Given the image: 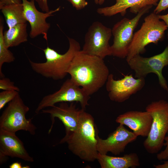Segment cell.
Segmentation results:
<instances>
[{
	"instance_id": "26",
	"label": "cell",
	"mask_w": 168,
	"mask_h": 168,
	"mask_svg": "<svg viewBox=\"0 0 168 168\" xmlns=\"http://www.w3.org/2000/svg\"><path fill=\"white\" fill-rule=\"evenodd\" d=\"M77 10H79L85 8L88 4L86 0H67Z\"/></svg>"
},
{
	"instance_id": "24",
	"label": "cell",
	"mask_w": 168,
	"mask_h": 168,
	"mask_svg": "<svg viewBox=\"0 0 168 168\" xmlns=\"http://www.w3.org/2000/svg\"><path fill=\"white\" fill-rule=\"evenodd\" d=\"M164 141V146L166 147L165 150L158 153L156 155L157 159L160 161L168 159V136L165 137Z\"/></svg>"
},
{
	"instance_id": "8",
	"label": "cell",
	"mask_w": 168,
	"mask_h": 168,
	"mask_svg": "<svg viewBox=\"0 0 168 168\" xmlns=\"http://www.w3.org/2000/svg\"><path fill=\"white\" fill-rule=\"evenodd\" d=\"M90 96L71 78L67 79L58 91L44 96L39 103L35 112L39 113L43 109L52 107L58 103L78 102L82 109L89 105Z\"/></svg>"
},
{
	"instance_id": "10",
	"label": "cell",
	"mask_w": 168,
	"mask_h": 168,
	"mask_svg": "<svg viewBox=\"0 0 168 168\" xmlns=\"http://www.w3.org/2000/svg\"><path fill=\"white\" fill-rule=\"evenodd\" d=\"M112 35V29L99 21H95L85 35L82 50L87 54L103 59L107 56H111L109 41Z\"/></svg>"
},
{
	"instance_id": "16",
	"label": "cell",
	"mask_w": 168,
	"mask_h": 168,
	"mask_svg": "<svg viewBox=\"0 0 168 168\" xmlns=\"http://www.w3.org/2000/svg\"><path fill=\"white\" fill-rule=\"evenodd\" d=\"M152 118L148 111H130L119 115L117 123L125 125L133 131L137 137H147L149 133Z\"/></svg>"
},
{
	"instance_id": "9",
	"label": "cell",
	"mask_w": 168,
	"mask_h": 168,
	"mask_svg": "<svg viewBox=\"0 0 168 168\" xmlns=\"http://www.w3.org/2000/svg\"><path fill=\"white\" fill-rule=\"evenodd\" d=\"M135 72L136 78H145L149 73H154L158 77L159 85L168 93V86L163 75V68L168 66V45L161 53L148 57L137 55L127 62Z\"/></svg>"
},
{
	"instance_id": "11",
	"label": "cell",
	"mask_w": 168,
	"mask_h": 168,
	"mask_svg": "<svg viewBox=\"0 0 168 168\" xmlns=\"http://www.w3.org/2000/svg\"><path fill=\"white\" fill-rule=\"evenodd\" d=\"M105 84L110 99L112 101L122 103L141 90L145 85V80L142 78H135L132 74L116 80L113 74H110Z\"/></svg>"
},
{
	"instance_id": "30",
	"label": "cell",
	"mask_w": 168,
	"mask_h": 168,
	"mask_svg": "<svg viewBox=\"0 0 168 168\" xmlns=\"http://www.w3.org/2000/svg\"><path fill=\"white\" fill-rule=\"evenodd\" d=\"M10 168H23L21 162H16L11 164L9 166Z\"/></svg>"
},
{
	"instance_id": "2",
	"label": "cell",
	"mask_w": 168,
	"mask_h": 168,
	"mask_svg": "<svg viewBox=\"0 0 168 168\" xmlns=\"http://www.w3.org/2000/svg\"><path fill=\"white\" fill-rule=\"evenodd\" d=\"M93 117L81 109L77 130L65 135L59 144L66 143L69 150L82 160L92 162L97 159V131Z\"/></svg>"
},
{
	"instance_id": "18",
	"label": "cell",
	"mask_w": 168,
	"mask_h": 168,
	"mask_svg": "<svg viewBox=\"0 0 168 168\" xmlns=\"http://www.w3.org/2000/svg\"><path fill=\"white\" fill-rule=\"evenodd\" d=\"M97 160L101 168H135L140 165L139 157L135 153L125 154L120 157L98 153Z\"/></svg>"
},
{
	"instance_id": "29",
	"label": "cell",
	"mask_w": 168,
	"mask_h": 168,
	"mask_svg": "<svg viewBox=\"0 0 168 168\" xmlns=\"http://www.w3.org/2000/svg\"><path fill=\"white\" fill-rule=\"evenodd\" d=\"M158 16L160 20H162L165 23L168 30L167 37L168 39V13L165 15L158 14Z\"/></svg>"
},
{
	"instance_id": "20",
	"label": "cell",
	"mask_w": 168,
	"mask_h": 168,
	"mask_svg": "<svg viewBox=\"0 0 168 168\" xmlns=\"http://www.w3.org/2000/svg\"><path fill=\"white\" fill-rule=\"evenodd\" d=\"M0 9L8 28L19 24L27 22L24 16L22 3L5 5L0 7Z\"/></svg>"
},
{
	"instance_id": "14",
	"label": "cell",
	"mask_w": 168,
	"mask_h": 168,
	"mask_svg": "<svg viewBox=\"0 0 168 168\" xmlns=\"http://www.w3.org/2000/svg\"><path fill=\"white\" fill-rule=\"evenodd\" d=\"M81 110L77 108L74 102H71L70 105L67 102H62L58 106L55 105L50 109H43L40 113L50 115L52 123L49 133L52 131L56 118L63 123L65 128V135H68L77 129Z\"/></svg>"
},
{
	"instance_id": "31",
	"label": "cell",
	"mask_w": 168,
	"mask_h": 168,
	"mask_svg": "<svg viewBox=\"0 0 168 168\" xmlns=\"http://www.w3.org/2000/svg\"><path fill=\"white\" fill-rule=\"evenodd\" d=\"M154 167L155 168H168V161H164L162 164L154 165Z\"/></svg>"
},
{
	"instance_id": "28",
	"label": "cell",
	"mask_w": 168,
	"mask_h": 168,
	"mask_svg": "<svg viewBox=\"0 0 168 168\" xmlns=\"http://www.w3.org/2000/svg\"><path fill=\"white\" fill-rule=\"evenodd\" d=\"M22 3L21 0H0V7L3 6L12 4H20Z\"/></svg>"
},
{
	"instance_id": "25",
	"label": "cell",
	"mask_w": 168,
	"mask_h": 168,
	"mask_svg": "<svg viewBox=\"0 0 168 168\" xmlns=\"http://www.w3.org/2000/svg\"><path fill=\"white\" fill-rule=\"evenodd\" d=\"M168 8V0H160L153 12L157 14Z\"/></svg>"
},
{
	"instance_id": "13",
	"label": "cell",
	"mask_w": 168,
	"mask_h": 168,
	"mask_svg": "<svg viewBox=\"0 0 168 168\" xmlns=\"http://www.w3.org/2000/svg\"><path fill=\"white\" fill-rule=\"evenodd\" d=\"M23 6L24 14L25 19L30 26V36L34 39L42 35L47 41V33L50 26V24L47 22V18L54 15V14L58 11L59 7L54 10L48 12L39 11L35 7V0H21Z\"/></svg>"
},
{
	"instance_id": "21",
	"label": "cell",
	"mask_w": 168,
	"mask_h": 168,
	"mask_svg": "<svg viewBox=\"0 0 168 168\" xmlns=\"http://www.w3.org/2000/svg\"><path fill=\"white\" fill-rule=\"evenodd\" d=\"M4 25L2 17L0 19V77H4L2 71V65L5 63L13 62L15 59L13 53L8 49L5 43L3 33Z\"/></svg>"
},
{
	"instance_id": "4",
	"label": "cell",
	"mask_w": 168,
	"mask_h": 168,
	"mask_svg": "<svg viewBox=\"0 0 168 168\" xmlns=\"http://www.w3.org/2000/svg\"><path fill=\"white\" fill-rule=\"evenodd\" d=\"M152 116V123L148 135L143 143L144 147L151 154L157 153L162 148L168 132V101H154L146 108Z\"/></svg>"
},
{
	"instance_id": "32",
	"label": "cell",
	"mask_w": 168,
	"mask_h": 168,
	"mask_svg": "<svg viewBox=\"0 0 168 168\" xmlns=\"http://www.w3.org/2000/svg\"><path fill=\"white\" fill-rule=\"evenodd\" d=\"M105 0H94L95 3L96 4L101 5L104 2Z\"/></svg>"
},
{
	"instance_id": "22",
	"label": "cell",
	"mask_w": 168,
	"mask_h": 168,
	"mask_svg": "<svg viewBox=\"0 0 168 168\" xmlns=\"http://www.w3.org/2000/svg\"><path fill=\"white\" fill-rule=\"evenodd\" d=\"M15 90H3L0 92V110L13 100L19 94Z\"/></svg>"
},
{
	"instance_id": "27",
	"label": "cell",
	"mask_w": 168,
	"mask_h": 168,
	"mask_svg": "<svg viewBox=\"0 0 168 168\" xmlns=\"http://www.w3.org/2000/svg\"><path fill=\"white\" fill-rule=\"evenodd\" d=\"M37 3L42 11L44 12H48L50 10L48 3L47 0H35Z\"/></svg>"
},
{
	"instance_id": "19",
	"label": "cell",
	"mask_w": 168,
	"mask_h": 168,
	"mask_svg": "<svg viewBox=\"0 0 168 168\" xmlns=\"http://www.w3.org/2000/svg\"><path fill=\"white\" fill-rule=\"evenodd\" d=\"M27 23L19 24L3 32V39L8 48L16 47L27 41Z\"/></svg>"
},
{
	"instance_id": "17",
	"label": "cell",
	"mask_w": 168,
	"mask_h": 168,
	"mask_svg": "<svg viewBox=\"0 0 168 168\" xmlns=\"http://www.w3.org/2000/svg\"><path fill=\"white\" fill-rule=\"evenodd\" d=\"M159 0H116L115 4L110 6L99 8L97 12L106 16H110L118 13L124 16L129 8L131 13L137 14L143 8L149 6H156Z\"/></svg>"
},
{
	"instance_id": "12",
	"label": "cell",
	"mask_w": 168,
	"mask_h": 168,
	"mask_svg": "<svg viewBox=\"0 0 168 168\" xmlns=\"http://www.w3.org/2000/svg\"><path fill=\"white\" fill-rule=\"evenodd\" d=\"M97 132V149L98 152L101 154H107L110 152L115 155H119L124 152L129 143L134 141L138 137L121 124H119L105 139L100 138Z\"/></svg>"
},
{
	"instance_id": "1",
	"label": "cell",
	"mask_w": 168,
	"mask_h": 168,
	"mask_svg": "<svg viewBox=\"0 0 168 168\" xmlns=\"http://www.w3.org/2000/svg\"><path fill=\"white\" fill-rule=\"evenodd\" d=\"M71 78L91 96L106 83L110 74L104 59L78 51L68 71Z\"/></svg>"
},
{
	"instance_id": "7",
	"label": "cell",
	"mask_w": 168,
	"mask_h": 168,
	"mask_svg": "<svg viewBox=\"0 0 168 168\" xmlns=\"http://www.w3.org/2000/svg\"><path fill=\"white\" fill-rule=\"evenodd\" d=\"M152 7H145L133 18H124L114 25L112 29L113 41L111 46V55L122 58H126L135 28L142 17Z\"/></svg>"
},
{
	"instance_id": "6",
	"label": "cell",
	"mask_w": 168,
	"mask_h": 168,
	"mask_svg": "<svg viewBox=\"0 0 168 168\" xmlns=\"http://www.w3.org/2000/svg\"><path fill=\"white\" fill-rule=\"evenodd\" d=\"M8 104L0 117V129L15 133L24 130L35 135L36 127L32 119H27L26 116L29 108L19 94Z\"/></svg>"
},
{
	"instance_id": "3",
	"label": "cell",
	"mask_w": 168,
	"mask_h": 168,
	"mask_svg": "<svg viewBox=\"0 0 168 168\" xmlns=\"http://www.w3.org/2000/svg\"><path fill=\"white\" fill-rule=\"evenodd\" d=\"M69 47L64 54L58 53L48 46L43 50L46 61L44 63L34 62L29 59L32 69L37 73L47 78L54 80H62L68 74V71L76 53L80 50V46L75 39L68 38Z\"/></svg>"
},
{
	"instance_id": "15",
	"label": "cell",
	"mask_w": 168,
	"mask_h": 168,
	"mask_svg": "<svg viewBox=\"0 0 168 168\" xmlns=\"http://www.w3.org/2000/svg\"><path fill=\"white\" fill-rule=\"evenodd\" d=\"M7 156L19 158L29 162L34 161L16 133L0 129V163L5 162Z\"/></svg>"
},
{
	"instance_id": "23",
	"label": "cell",
	"mask_w": 168,
	"mask_h": 168,
	"mask_svg": "<svg viewBox=\"0 0 168 168\" xmlns=\"http://www.w3.org/2000/svg\"><path fill=\"white\" fill-rule=\"evenodd\" d=\"M0 89L3 90H15L19 92V87L14 85V83L8 78L3 77L0 79Z\"/></svg>"
},
{
	"instance_id": "5",
	"label": "cell",
	"mask_w": 168,
	"mask_h": 168,
	"mask_svg": "<svg viewBox=\"0 0 168 168\" xmlns=\"http://www.w3.org/2000/svg\"><path fill=\"white\" fill-rule=\"evenodd\" d=\"M167 30L166 25L160 20L158 14L152 12L146 16L140 29L134 33L126 58L127 62L136 55L144 53L145 47L148 44H157L162 41Z\"/></svg>"
}]
</instances>
